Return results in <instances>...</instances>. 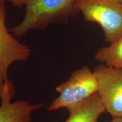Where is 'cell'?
<instances>
[{"label":"cell","mask_w":122,"mask_h":122,"mask_svg":"<svg viewBox=\"0 0 122 122\" xmlns=\"http://www.w3.org/2000/svg\"><path fill=\"white\" fill-rule=\"evenodd\" d=\"M94 59L101 63L122 69V36L109 45L99 49Z\"/></svg>","instance_id":"8"},{"label":"cell","mask_w":122,"mask_h":122,"mask_svg":"<svg viewBox=\"0 0 122 122\" xmlns=\"http://www.w3.org/2000/svg\"><path fill=\"white\" fill-rule=\"evenodd\" d=\"M15 93L13 84L9 80L0 97V122H33V113L45 103H32L23 100L11 102Z\"/></svg>","instance_id":"6"},{"label":"cell","mask_w":122,"mask_h":122,"mask_svg":"<svg viewBox=\"0 0 122 122\" xmlns=\"http://www.w3.org/2000/svg\"><path fill=\"white\" fill-rule=\"evenodd\" d=\"M9 80H10L5 81H4L1 77H0V97H1V96L2 95L3 93H4V92L5 91V89L6 86L7 82H8Z\"/></svg>","instance_id":"9"},{"label":"cell","mask_w":122,"mask_h":122,"mask_svg":"<svg viewBox=\"0 0 122 122\" xmlns=\"http://www.w3.org/2000/svg\"><path fill=\"white\" fill-rule=\"evenodd\" d=\"M98 93L106 112L112 118L122 117V69L101 63L94 68Z\"/></svg>","instance_id":"4"},{"label":"cell","mask_w":122,"mask_h":122,"mask_svg":"<svg viewBox=\"0 0 122 122\" xmlns=\"http://www.w3.org/2000/svg\"><path fill=\"white\" fill-rule=\"evenodd\" d=\"M98 80L93 71L86 66L74 71L66 81L57 86L59 95L49 106V111L70 108L98 92Z\"/></svg>","instance_id":"3"},{"label":"cell","mask_w":122,"mask_h":122,"mask_svg":"<svg viewBox=\"0 0 122 122\" xmlns=\"http://www.w3.org/2000/svg\"><path fill=\"white\" fill-rule=\"evenodd\" d=\"M79 0H22L23 19L10 32L20 37L30 30H42L52 24H64L79 13Z\"/></svg>","instance_id":"1"},{"label":"cell","mask_w":122,"mask_h":122,"mask_svg":"<svg viewBox=\"0 0 122 122\" xmlns=\"http://www.w3.org/2000/svg\"><path fill=\"white\" fill-rule=\"evenodd\" d=\"M5 1H8L11 2L13 5L18 7H23L22 0H5Z\"/></svg>","instance_id":"10"},{"label":"cell","mask_w":122,"mask_h":122,"mask_svg":"<svg viewBox=\"0 0 122 122\" xmlns=\"http://www.w3.org/2000/svg\"><path fill=\"white\" fill-rule=\"evenodd\" d=\"M119 1H120V2H121V3H122V0H119Z\"/></svg>","instance_id":"12"},{"label":"cell","mask_w":122,"mask_h":122,"mask_svg":"<svg viewBox=\"0 0 122 122\" xmlns=\"http://www.w3.org/2000/svg\"><path fill=\"white\" fill-rule=\"evenodd\" d=\"M104 122H122V117H114L110 120H107Z\"/></svg>","instance_id":"11"},{"label":"cell","mask_w":122,"mask_h":122,"mask_svg":"<svg viewBox=\"0 0 122 122\" xmlns=\"http://www.w3.org/2000/svg\"><path fill=\"white\" fill-rule=\"evenodd\" d=\"M5 0H0V77L9 80L7 73L10 66L16 62L28 61L32 50L19 42L7 30L5 24Z\"/></svg>","instance_id":"5"},{"label":"cell","mask_w":122,"mask_h":122,"mask_svg":"<svg viewBox=\"0 0 122 122\" xmlns=\"http://www.w3.org/2000/svg\"><path fill=\"white\" fill-rule=\"evenodd\" d=\"M77 7L85 21L98 24L105 41L122 36V4L119 0H79Z\"/></svg>","instance_id":"2"},{"label":"cell","mask_w":122,"mask_h":122,"mask_svg":"<svg viewBox=\"0 0 122 122\" xmlns=\"http://www.w3.org/2000/svg\"><path fill=\"white\" fill-rule=\"evenodd\" d=\"M67 110L69 116L64 122H98L106 112L98 92Z\"/></svg>","instance_id":"7"}]
</instances>
